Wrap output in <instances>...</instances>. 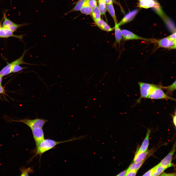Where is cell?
Returning a JSON list of instances; mask_svg holds the SVG:
<instances>
[{
    "mask_svg": "<svg viewBox=\"0 0 176 176\" xmlns=\"http://www.w3.org/2000/svg\"><path fill=\"white\" fill-rule=\"evenodd\" d=\"M99 8L101 14L105 15L107 9L106 3L103 0H99Z\"/></svg>",
    "mask_w": 176,
    "mask_h": 176,
    "instance_id": "24",
    "label": "cell"
},
{
    "mask_svg": "<svg viewBox=\"0 0 176 176\" xmlns=\"http://www.w3.org/2000/svg\"><path fill=\"white\" fill-rule=\"evenodd\" d=\"M2 77L0 75V85H1Z\"/></svg>",
    "mask_w": 176,
    "mask_h": 176,
    "instance_id": "37",
    "label": "cell"
},
{
    "mask_svg": "<svg viewBox=\"0 0 176 176\" xmlns=\"http://www.w3.org/2000/svg\"><path fill=\"white\" fill-rule=\"evenodd\" d=\"M12 121L23 123L28 126L31 129L36 127L43 128L47 120L43 119L36 118L34 119H25L18 120H12Z\"/></svg>",
    "mask_w": 176,
    "mask_h": 176,
    "instance_id": "4",
    "label": "cell"
},
{
    "mask_svg": "<svg viewBox=\"0 0 176 176\" xmlns=\"http://www.w3.org/2000/svg\"><path fill=\"white\" fill-rule=\"evenodd\" d=\"M106 2V4H110L112 2V0H103Z\"/></svg>",
    "mask_w": 176,
    "mask_h": 176,
    "instance_id": "36",
    "label": "cell"
},
{
    "mask_svg": "<svg viewBox=\"0 0 176 176\" xmlns=\"http://www.w3.org/2000/svg\"><path fill=\"white\" fill-rule=\"evenodd\" d=\"M107 10L112 17L115 22H117L116 19L115 14L114 8L112 2L108 4L107 5Z\"/></svg>",
    "mask_w": 176,
    "mask_h": 176,
    "instance_id": "26",
    "label": "cell"
},
{
    "mask_svg": "<svg viewBox=\"0 0 176 176\" xmlns=\"http://www.w3.org/2000/svg\"><path fill=\"white\" fill-rule=\"evenodd\" d=\"M114 22L115 25L114 28L115 43L120 44L122 38L121 30L119 28L118 24L117 23V22Z\"/></svg>",
    "mask_w": 176,
    "mask_h": 176,
    "instance_id": "15",
    "label": "cell"
},
{
    "mask_svg": "<svg viewBox=\"0 0 176 176\" xmlns=\"http://www.w3.org/2000/svg\"><path fill=\"white\" fill-rule=\"evenodd\" d=\"M1 22H0V28L1 27Z\"/></svg>",
    "mask_w": 176,
    "mask_h": 176,
    "instance_id": "38",
    "label": "cell"
},
{
    "mask_svg": "<svg viewBox=\"0 0 176 176\" xmlns=\"http://www.w3.org/2000/svg\"><path fill=\"white\" fill-rule=\"evenodd\" d=\"M176 110H175V112L173 114H170V115L172 117L173 120V123L175 126V127H176Z\"/></svg>",
    "mask_w": 176,
    "mask_h": 176,
    "instance_id": "30",
    "label": "cell"
},
{
    "mask_svg": "<svg viewBox=\"0 0 176 176\" xmlns=\"http://www.w3.org/2000/svg\"><path fill=\"white\" fill-rule=\"evenodd\" d=\"M139 6L141 8H148L153 7L155 3L153 0H140Z\"/></svg>",
    "mask_w": 176,
    "mask_h": 176,
    "instance_id": "18",
    "label": "cell"
},
{
    "mask_svg": "<svg viewBox=\"0 0 176 176\" xmlns=\"http://www.w3.org/2000/svg\"><path fill=\"white\" fill-rule=\"evenodd\" d=\"M121 32L122 37L125 40H139L153 42H156L157 41L152 39L146 38L141 37L126 30H122Z\"/></svg>",
    "mask_w": 176,
    "mask_h": 176,
    "instance_id": "6",
    "label": "cell"
},
{
    "mask_svg": "<svg viewBox=\"0 0 176 176\" xmlns=\"http://www.w3.org/2000/svg\"><path fill=\"white\" fill-rule=\"evenodd\" d=\"M126 170H124L120 172L117 176H125L126 172Z\"/></svg>",
    "mask_w": 176,
    "mask_h": 176,
    "instance_id": "34",
    "label": "cell"
},
{
    "mask_svg": "<svg viewBox=\"0 0 176 176\" xmlns=\"http://www.w3.org/2000/svg\"><path fill=\"white\" fill-rule=\"evenodd\" d=\"M91 14L95 22L101 19V14L98 7L97 5L92 9Z\"/></svg>",
    "mask_w": 176,
    "mask_h": 176,
    "instance_id": "19",
    "label": "cell"
},
{
    "mask_svg": "<svg viewBox=\"0 0 176 176\" xmlns=\"http://www.w3.org/2000/svg\"><path fill=\"white\" fill-rule=\"evenodd\" d=\"M160 85H156L147 98L151 99H168L176 101L175 99L168 96L164 92L160 87Z\"/></svg>",
    "mask_w": 176,
    "mask_h": 176,
    "instance_id": "2",
    "label": "cell"
},
{
    "mask_svg": "<svg viewBox=\"0 0 176 176\" xmlns=\"http://www.w3.org/2000/svg\"><path fill=\"white\" fill-rule=\"evenodd\" d=\"M13 37L20 39H22L23 37L22 35H17L14 34L13 32L9 29L2 27L0 28V37L7 38Z\"/></svg>",
    "mask_w": 176,
    "mask_h": 176,
    "instance_id": "11",
    "label": "cell"
},
{
    "mask_svg": "<svg viewBox=\"0 0 176 176\" xmlns=\"http://www.w3.org/2000/svg\"><path fill=\"white\" fill-rule=\"evenodd\" d=\"M21 172V176H28L29 173H33L34 170L33 168L30 167L26 168L23 167L20 168Z\"/></svg>",
    "mask_w": 176,
    "mask_h": 176,
    "instance_id": "25",
    "label": "cell"
},
{
    "mask_svg": "<svg viewBox=\"0 0 176 176\" xmlns=\"http://www.w3.org/2000/svg\"><path fill=\"white\" fill-rule=\"evenodd\" d=\"M88 0L84 3L80 10L81 12L87 15L91 14L92 9L89 6L88 3Z\"/></svg>",
    "mask_w": 176,
    "mask_h": 176,
    "instance_id": "20",
    "label": "cell"
},
{
    "mask_svg": "<svg viewBox=\"0 0 176 176\" xmlns=\"http://www.w3.org/2000/svg\"><path fill=\"white\" fill-rule=\"evenodd\" d=\"M138 84L140 88V96L137 100V103L140 102L142 99L147 98L156 85L142 82H139Z\"/></svg>",
    "mask_w": 176,
    "mask_h": 176,
    "instance_id": "5",
    "label": "cell"
},
{
    "mask_svg": "<svg viewBox=\"0 0 176 176\" xmlns=\"http://www.w3.org/2000/svg\"><path fill=\"white\" fill-rule=\"evenodd\" d=\"M161 176H176V173H164L162 175H161Z\"/></svg>",
    "mask_w": 176,
    "mask_h": 176,
    "instance_id": "33",
    "label": "cell"
},
{
    "mask_svg": "<svg viewBox=\"0 0 176 176\" xmlns=\"http://www.w3.org/2000/svg\"><path fill=\"white\" fill-rule=\"evenodd\" d=\"M156 42L158 46L170 49H176V40L172 41L169 39L167 37L162 38Z\"/></svg>",
    "mask_w": 176,
    "mask_h": 176,
    "instance_id": "8",
    "label": "cell"
},
{
    "mask_svg": "<svg viewBox=\"0 0 176 176\" xmlns=\"http://www.w3.org/2000/svg\"><path fill=\"white\" fill-rule=\"evenodd\" d=\"M88 3L89 6L92 9L97 5L96 0H88Z\"/></svg>",
    "mask_w": 176,
    "mask_h": 176,
    "instance_id": "28",
    "label": "cell"
},
{
    "mask_svg": "<svg viewBox=\"0 0 176 176\" xmlns=\"http://www.w3.org/2000/svg\"><path fill=\"white\" fill-rule=\"evenodd\" d=\"M154 167L150 169L145 173L143 176H152L154 170Z\"/></svg>",
    "mask_w": 176,
    "mask_h": 176,
    "instance_id": "31",
    "label": "cell"
},
{
    "mask_svg": "<svg viewBox=\"0 0 176 176\" xmlns=\"http://www.w3.org/2000/svg\"><path fill=\"white\" fill-rule=\"evenodd\" d=\"M138 11V10L135 9L129 12L118 24V25L119 26H121L131 21L135 17Z\"/></svg>",
    "mask_w": 176,
    "mask_h": 176,
    "instance_id": "12",
    "label": "cell"
},
{
    "mask_svg": "<svg viewBox=\"0 0 176 176\" xmlns=\"http://www.w3.org/2000/svg\"><path fill=\"white\" fill-rule=\"evenodd\" d=\"M4 21L2 27L7 28L10 30L13 33L18 28L25 25L26 24H17L8 19L5 14L4 16Z\"/></svg>",
    "mask_w": 176,
    "mask_h": 176,
    "instance_id": "10",
    "label": "cell"
},
{
    "mask_svg": "<svg viewBox=\"0 0 176 176\" xmlns=\"http://www.w3.org/2000/svg\"><path fill=\"white\" fill-rule=\"evenodd\" d=\"M137 171V170H132L127 171L125 176H135Z\"/></svg>",
    "mask_w": 176,
    "mask_h": 176,
    "instance_id": "29",
    "label": "cell"
},
{
    "mask_svg": "<svg viewBox=\"0 0 176 176\" xmlns=\"http://www.w3.org/2000/svg\"><path fill=\"white\" fill-rule=\"evenodd\" d=\"M83 137L73 138L64 141H56L54 140L46 139H44L39 144L38 146L33 150L35 154L31 158L30 161L36 156L39 155L40 159L42 154L46 152L53 148L58 144L63 143L72 141L74 140L80 139L82 138Z\"/></svg>",
    "mask_w": 176,
    "mask_h": 176,
    "instance_id": "1",
    "label": "cell"
},
{
    "mask_svg": "<svg viewBox=\"0 0 176 176\" xmlns=\"http://www.w3.org/2000/svg\"><path fill=\"white\" fill-rule=\"evenodd\" d=\"M140 0H139V1Z\"/></svg>",
    "mask_w": 176,
    "mask_h": 176,
    "instance_id": "39",
    "label": "cell"
},
{
    "mask_svg": "<svg viewBox=\"0 0 176 176\" xmlns=\"http://www.w3.org/2000/svg\"><path fill=\"white\" fill-rule=\"evenodd\" d=\"M176 80L170 85L164 87L161 84L160 87L162 89L165 90L166 91V94L168 96H172L173 94V92L176 90Z\"/></svg>",
    "mask_w": 176,
    "mask_h": 176,
    "instance_id": "17",
    "label": "cell"
},
{
    "mask_svg": "<svg viewBox=\"0 0 176 176\" xmlns=\"http://www.w3.org/2000/svg\"><path fill=\"white\" fill-rule=\"evenodd\" d=\"M149 153V151H147L144 152H137L133 159L134 162H138L143 160Z\"/></svg>",
    "mask_w": 176,
    "mask_h": 176,
    "instance_id": "16",
    "label": "cell"
},
{
    "mask_svg": "<svg viewBox=\"0 0 176 176\" xmlns=\"http://www.w3.org/2000/svg\"><path fill=\"white\" fill-rule=\"evenodd\" d=\"M176 32H174L173 33L167 37L172 41H174L176 40Z\"/></svg>",
    "mask_w": 176,
    "mask_h": 176,
    "instance_id": "32",
    "label": "cell"
},
{
    "mask_svg": "<svg viewBox=\"0 0 176 176\" xmlns=\"http://www.w3.org/2000/svg\"><path fill=\"white\" fill-rule=\"evenodd\" d=\"M96 24L101 30L110 32L112 31L114 28H111L104 21L101 19L95 22Z\"/></svg>",
    "mask_w": 176,
    "mask_h": 176,
    "instance_id": "13",
    "label": "cell"
},
{
    "mask_svg": "<svg viewBox=\"0 0 176 176\" xmlns=\"http://www.w3.org/2000/svg\"><path fill=\"white\" fill-rule=\"evenodd\" d=\"M151 132L150 130H148L146 137L137 152H144L147 150L149 144V138Z\"/></svg>",
    "mask_w": 176,
    "mask_h": 176,
    "instance_id": "14",
    "label": "cell"
},
{
    "mask_svg": "<svg viewBox=\"0 0 176 176\" xmlns=\"http://www.w3.org/2000/svg\"><path fill=\"white\" fill-rule=\"evenodd\" d=\"M4 88L1 86V85H0V94L3 93L4 92Z\"/></svg>",
    "mask_w": 176,
    "mask_h": 176,
    "instance_id": "35",
    "label": "cell"
},
{
    "mask_svg": "<svg viewBox=\"0 0 176 176\" xmlns=\"http://www.w3.org/2000/svg\"><path fill=\"white\" fill-rule=\"evenodd\" d=\"M176 143L168 154L158 164L162 165L166 169L172 166L171 163L172 157L176 150Z\"/></svg>",
    "mask_w": 176,
    "mask_h": 176,
    "instance_id": "9",
    "label": "cell"
},
{
    "mask_svg": "<svg viewBox=\"0 0 176 176\" xmlns=\"http://www.w3.org/2000/svg\"><path fill=\"white\" fill-rule=\"evenodd\" d=\"M152 176H158L161 174L166 168L161 165L158 164L154 167Z\"/></svg>",
    "mask_w": 176,
    "mask_h": 176,
    "instance_id": "21",
    "label": "cell"
},
{
    "mask_svg": "<svg viewBox=\"0 0 176 176\" xmlns=\"http://www.w3.org/2000/svg\"><path fill=\"white\" fill-rule=\"evenodd\" d=\"M28 50H25L22 56L19 58L8 64L3 68L0 71V75L3 77L11 73L12 68L13 66L15 65H20L21 64H26L32 65H40V64H32L27 63L24 62L23 60L24 56Z\"/></svg>",
    "mask_w": 176,
    "mask_h": 176,
    "instance_id": "3",
    "label": "cell"
},
{
    "mask_svg": "<svg viewBox=\"0 0 176 176\" xmlns=\"http://www.w3.org/2000/svg\"><path fill=\"white\" fill-rule=\"evenodd\" d=\"M144 159L142 161L134 163L131 165L127 170V171L132 170H137L140 167L145 161Z\"/></svg>",
    "mask_w": 176,
    "mask_h": 176,
    "instance_id": "23",
    "label": "cell"
},
{
    "mask_svg": "<svg viewBox=\"0 0 176 176\" xmlns=\"http://www.w3.org/2000/svg\"><path fill=\"white\" fill-rule=\"evenodd\" d=\"M35 145V148L44 139V133L42 128L36 127L31 129Z\"/></svg>",
    "mask_w": 176,
    "mask_h": 176,
    "instance_id": "7",
    "label": "cell"
},
{
    "mask_svg": "<svg viewBox=\"0 0 176 176\" xmlns=\"http://www.w3.org/2000/svg\"><path fill=\"white\" fill-rule=\"evenodd\" d=\"M19 65L17 64L14 65L12 68V72H17L26 68V67H21Z\"/></svg>",
    "mask_w": 176,
    "mask_h": 176,
    "instance_id": "27",
    "label": "cell"
},
{
    "mask_svg": "<svg viewBox=\"0 0 176 176\" xmlns=\"http://www.w3.org/2000/svg\"><path fill=\"white\" fill-rule=\"evenodd\" d=\"M88 0H79L76 3L75 6L71 10L68 12L67 14L71 12L80 10L85 3Z\"/></svg>",
    "mask_w": 176,
    "mask_h": 176,
    "instance_id": "22",
    "label": "cell"
}]
</instances>
